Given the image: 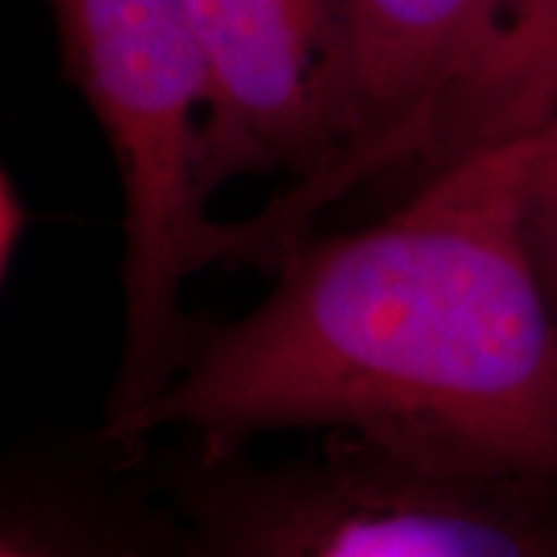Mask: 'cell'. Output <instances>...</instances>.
Instances as JSON below:
<instances>
[{
  "label": "cell",
  "mask_w": 557,
  "mask_h": 557,
  "mask_svg": "<svg viewBox=\"0 0 557 557\" xmlns=\"http://www.w3.org/2000/svg\"><path fill=\"white\" fill-rule=\"evenodd\" d=\"M527 220L557 225V120L542 129L527 186Z\"/></svg>",
  "instance_id": "cell-8"
},
{
  "label": "cell",
  "mask_w": 557,
  "mask_h": 557,
  "mask_svg": "<svg viewBox=\"0 0 557 557\" xmlns=\"http://www.w3.org/2000/svg\"><path fill=\"white\" fill-rule=\"evenodd\" d=\"M0 557H178L148 468L99 429L13 436L0 462Z\"/></svg>",
  "instance_id": "cell-6"
},
{
  "label": "cell",
  "mask_w": 557,
  "mask_h": 557,
  "mask_svg": "<svg viewBox=\"0 0 557 557\" xmlns=\"http://www.w3.org/2000/svg\"><path fill=\"white\" fill-rule=\"evenodd\" d=\"M62 73L86 101L122 186V346L99 434L135 451V429L178 377L201 320L184 308L199 271L225 263L199 137L205 65L184 0H47Z\"/></svg>",
  "instance_id": "cell-2"
},
{
  "label": "cell",
  "mask_w": 557,
  "mask_h": 557,
  "mask_svg": "<svg viewBox=\"0 0 557 557\" xmlns=\"http://www.w3.org/2000/svg\"><path fill=\"white\" fill-rule=\"evenodd\" d=\"M205 65L201 189L323 171L344 143L354 34L348 0H184Z\"/></svg>",
  "instance_id": "cell-4"
},
{
  "label": "cell",
  "mask_w": 557,
  "mask_h": 557,
  "mask_svg": "<svg viewBox=\"0 0 557 557\" xmlns=\"http://www.w3.org/2000/svg\"><path fill=\"white\" fill-rule=\"evenodd\" d=\"M148 468L178 557H557V508L485 491L406 457L325 434L259 462L186 436Z\"/></svg>",
  "instance_id": "cell-3"
},
{
  "label": "cell",
  "mask_w": 557,
  "mask_h": 557,
  "mask_svg": "<svg viewBox=\"0 0 557 557\" xmlns=\"http://www.w3.org/2000/svg\"><path fill=\"white\" fill-rule=\"evenodd\" d=\"M540 135L429 173L393 212L312 233L243 315L201 320L135 429L248 447L325 431L557 508V325L527 235Z\"/></svg>",
  "instance_id": "cell-1"
},
{
  "label": "cell",
  "mask_w": 557,
  "mask_h": 557,
  "mask_svg": "<svg viewBox=\"0 0 557 557\" xmlns=\"http://www.w3.org/2000/svg\"><path fill=\"white\" fill-rule=\"evenodd\" d=\"M32 225L29 201L21 194L9 169L0 171V278L9 282L16 267L21 243Z\"/></svg>",
  "instance_id": "cell-9"
},
{
  "label": "cell",
  "mask_w": 557,
  "mask_h": 557,
  "mask_svg": "<svg viewBox=\"0 0 557 557\" xmlns=\"http://www.w3.org/2000/svg\"><path fill=\"white\" fill-rule=\"evenodd\" d=\"M555 120L557 0H498L483 50L436 107L413 169L423 178Z\"/></svg>",
  "instance_id": "cell-7"
},
{
  "label": "cell",
  "mask_w": 557,
  "mask_h": 557,
  "mask_svg": "<svg viewBox=\"0 0 557 557\" xmlns=\"http://www.w3.org/2000/svg\"><path fill=\"white\" fill-rule=\"evenodd\" d=\"M527 235L542 292L557 325V225H540V222L527 220Z\"/></svg>",
  "instance_id": "cell-10"
},
{
  "label": "cell",
  "mask_w": 557,
  "mask_h": 557,
  "mask_svg": "<svg viewBox=\"0 0 557 557\" xmlns=\"http://www.w3.org/2000/svg\"><path fill=\"white\" fill-rule=\"evenodd\" d=\"M498 0H348L354 34L344 143L315 176L284 191L297 220L367 181L413 169L431 116L483 50Z\"/></svg>",
  "instance_id": "cell-5"
}]
</instances>
